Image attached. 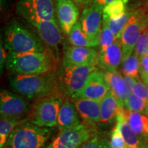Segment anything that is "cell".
Masks as SVG:
<instances>
[{"mask_svg": "<svg viewBox=\"0 0 148 148\" xmlns=\"http://www.w3.org/2000/svg\"><path fill=\"white\" fill-rule=\"evenodd\" d=\"M116 40V38L114 33L109 27L108 24L103 20L100 38H99V52H102V51L106 50L107 48L114 43Z\"/></svg>", "mask_w": 148, "mask_h": 148, "instance_id": "obj_28", "label": "cell"}, {"mask_svg": "<svg viewBox=\"0 0 148 148\" xmlns=\"http://www.w3.org/2000/svg\"><path fill=\"white\" fill-rule=\"evenodd\" d=\"M113 1L114 0H93L92 5H95V6L101 9H103L106 5Z\"/></svg>", "mask_w": 148, "mask_h": 148, "instance_id": "obj_36", "label": "cell"}, {"mask_svg": "<svg viewBox=\"0 0 148 148\" xmlns=\"http://www.w3.org/2000/svg\"><path fill=\"white\" fill-rule=\"evenodd\" d=\"M5 66L10 71L17 74H43L52 73L56 66V62L52 53L49 51H8Z\"/></svg>", "mask_w": 148, "mask_h": 148, "instance_id": "obj_1", "label": "cell"}, {"mask_svg": "<svg viewBox=\"0 0 148 148\" xmlns=\"http://www.w3.org/2000/svg\"><path fill=\"white\" fill-rule=\"evenodd\" d=\"M123 77H124V79L125 81V83H126L127 87H128L130 90L131 92L132 93L133 88H134V86L135 84V82H136V79L130 76H124Z\"/></svg>", "mask_w": 148, "mask_h": 148, "instance_id": "obj_38", "label": "cell"}, {"mask_svg": "<svg viewBox=\"0 0 148 148\" xmlns=\"http://www.w3.org/2000/svg\"><path fill=\"white\" fill-rule=\"evenodd\" d=\"M79 21L93 47L99 46L103 23V9L93 5L84 8Z\"/></svg>", "mask_w": 148, "mask_h": 148, "instance_id": "obj_10", "label": "cell"}, {"mask_svg": "<svg viewBox=\"0 0 148 148\" xmlns=\"http://www.w3.org/2000/svg\"><path fill=\"white\" fill-rule=\"evenodd\" d=\"M116 127L119 130L128 148H143L144 140L135 133L123 115V112L116 117Z\"/></svg>", "mask_w": 148, "mask_h": 148, "instance_id": "obj_21", "label": "cell"}, {"mask_svg": "<svg viewBox=\"0 0 148 148\" xmlns=\"http://www.w3.org/2000/svg\"><path fill=\"white\" fill-rule=\"evenodd\" d=\"M109 90L110 86L104 78L103 72L96 68L88 77L82 89L74 95L72 99L86 98L100 101Z\"/></svg>", "mask_w": 148, "mask_h": 148, "instance_id": "obj_11", "label": "cell"}, {"mask_svg": "<svg viewBox=\"0 0 148 148\" xmlns=\"http://www.w3.org/2000/svg\"><path fill=\"white\" fill-rule=\"evenodd\" d=\"M134 52L139 59L148 54V25L144 28L140 36L138 37Z\"/></svg>", "mask_w": 148, "mask_h": 148, "instance_id": "obj_30", "label": "cell"}, {"mask_svg": "<svg viewBox=\"0 0 148 148\" xmlns=\"http://www.w3.org/2000/svg\"><path fill=\"white\" fill-rule=\"evenodd\" d=\"M147 25V14L145 8H139L132 11L127 25L121 37L123 61L134 51L138 37Z\"/></svg>", "mask_w": 148, "mask_h": 148, "instance_id": "obj_7", "label": "cell"}, {"mask_svg": "<svg viewBox=\"0 0 148 148\" xmlns=\"http://www.w3.org/2000/svg\"><path fill=\"white\" fill-rule=\"evenodd\" d=\"M123 110V108L120 106L113 93L109 90L100 101V122L107 123L112 121L116 119Z\"/></svg>", "mask_w": 148, "mask_h": 148, "instance_id": "obj_20", "label": "cell"}, {"mask_svg": "<svg viewBox=\"0 0 148 148\" xmlns=\"http://www.w3.org/2000/svg\"><path fill=\"white\" fill-rule=\"evenodd\" d=\"M53 3L59 25L62 32L68 35L78 21L79 6L73 0H53Z\"/></svg>", "mask_w": 148, "mask_h": 148, "instance_id": "obj_12", "label": "cell"}, {"mask_svg": "<svg viewBox=\"0 0 148 148\" xmlns=\"http://www.w3.org/2000/svg\"><path fill=\"white\" fill-rule=\"evenodd\" d=\"M123 114L135 133L145 142L148 138V116L123 108Z\"/></svg>", "mask_w": 148, "mask_h": 148, "instance_id": "obj_22", "label": "cell"}, {"mask_svg": "<svg viewBox=\"0 0 148 148\" xmlns=\"http://www.w3.org/2000/svg\"><path fill=\"white\" fill-rule=\"evenodd\" d=\"M79 116L90 126L100 122V101L86 98L73 99Z\"/></svg>", "mask_w": 148, "mask_h": 148, "instance_id": "obj_16", "label": "cell"}, {"mask_svg": "<svg viewBox=\"0 0 148 148\" xmlns=\"http://www.w3.org/2000/svg\"><path fill=\"white\" fill-rule=\"evenodd\" d=\"M127 0H114L103 9V15L113 17L123 14L126 11Z\"/></svg>", "mask_w": 148, "mask_h": 148, "instance_id": "obj_29", "label": "cell"}, {"mask_svg": "<svg viewBox=\"0 0 148 148\" xmlns=\"http://www.w3.org/2000/svg\"><path fill=\"white\" fill-rule=\"evenodd\" d=\"M96 68V66L62 64L58 75L60 89L65 95L72 98L82 89L88 77Z\"/></svg>", "mask_w": 148, "mask_h": 148, "instance_id": "obj_6", "label": "cell"}, {"mask_svg": "<svg viewBox=\"0 0 148 148\" xmlns=\"http://www.w3.org/2000/svg\"><path fill=\"white\" fill-rule=\"evenodd\" d=\"M51 130L25 120L11 132L6 145L10 148H45Z\"/></svg>", "mask_w": 148, "mask_h": 148, "instance_id": "obj_4", "label": "cell"}, {"mask_svg": "<svg viewBox=\"0 0 148 148\" xmlns=\"http://www.w3.org/2000/svg\"><path fill=\"white\" fill-rule=\"evenodd\" d=\"M19 4L45 20H55L53 0H18Z\"/></svg>", "mask_w": 148, "mask_h": 148, "instance_id": "obj_18", "label": "cell"}, {"mask_svg": "<svg viewBox=\"0 0 148 148\" xmlns=\"http://www.w3.org/2000/svg\"><path fill=\"white\" fill-rule=\"evenodd\" d=\"M80 148H110V147L108 145V140L95 135L85 142Z\"/></svg>", "mask_w": 148, "mask_h": 148, "instance_id": "obj_32", "label": "cell"}, {"mask_svg": "<svg viewBox=\"0 0 148 148\" xmlns=\"http://www.w3.org/2000/svg\"><path fill=\"white\" fill-rule=\"evenodd\" d=\"M132 94L148 101V86L140 79H136L133 88Z\"/></svg>", "mask_w": 148, "mask_h": 148, "instance_id": "obj_33", "label": "cell"}, {"mask_svg": "<svg viewBox=\"0 0 148 148\" xmlns=\"http://www.w3.org/2000/svg\"><path fill=\"white\" fill-rule=\"evenodd\" d=\"M147 114L148 115V106H147Z\"/></svg>", "mask_w": 148, "mask_h": 148, "instance_id": "obj_43", "label": "cell"}, {"mask_svg": "<svg viewBox=\"0 0 148 148\" xmlns=\"http://www.w3.org/2000/svg\"><path fill=\"white\" fill-rule=\"evenodd\" d=\"M7 3V0H1V9H3L5 8V6H6L5 4Z\"/></svg>", "mask_w": 148, "mask_h": 148, "instance_id": "obj_39", "label": "cell"}, {"mask_svg": "<svg viewBox=\"0 0 148 148\" xmlns=\"http://www.w3.org/2000/svg\"><path fill=\"white\" fill-rule=\"evenodd\" d=\"M140 59L134 51L121 62V71L125 76L132 77L136 79L139 78Z\"/></svg>", "mask_w": 148, "mask_h": 148, "instance_id": "obj_26", "label": "cell"}, {"mask_svg": "<svg viewBox=\"0 0 148 148\" xmlns=\"http://www.w3.org/2000/svg\"><path fill=\"white\" fill-rule=\"evenodd\" d=\"M139 73L140 78L148 86V54L140 59Z\"/></svg>", "mask_w": 148, "mask_h": 148, "instance_id": "obj_34", "label": "cell"}, {"mask_svg": "<svg viewBox=\"0 0 148 148\" xmlns=\"http://www.w3.org/2000/svg\"><path fill=\"white\" fill-rule=\"evenodd\" d=\"M79 148H80V147H79Z\"/></svg>", "mask_w": 148, "mask_h": 148, "instance_id": "obj_44", "label": "cell"}, {"mask_svg": "<svg viewBox=\"0 0 148 148\" xmlns=\"http://www.w3.org/2000/svg\"><path fill=\"white\" fill-rule=\"evenodd\" d=\"M62 101L59 97H47L34 105L27 120L38 126L52 127L57 125L58 116Z\"/></svg>", "mask_w": 148, "mask_h": 148, "instance_id": "obj_8", "label": "cell"}, {"mask_svg": "<svg viewBox=\"0 0 148 148\" xmlns=\"http://www.w3.org/2000/svg\"><path fill=\"white\" fill-rule=\"evenodd\" d=\"M16 11L25 21L36 29L42 41L51 48H56L62 40V29L56 20H45L38 17L30 10L16 4Z\"/></svg>", "mask_w": 148, "mask_h": 148, "instance_id": "obj_5", "label": "cell"}, {"mask_svg": "<svg viewBox=\"0 0 148 148\" xmlns=\"http://www.w3.org/2000/svg\"><path fill=\"white\" fill-rule=\"evenodd\" d=\"M29 110V104L23 97L14 95L8 90L2 89L0 92L1 116L10 118H19Z\"/></svg>", "mask_w": 148, "mask_h": 148, "instance_id": "obj_14", "label": "cell"}, {"mask_svg": "<svg viewBox=\"0 0 148 148\" xmlns=\"http://www.w3.org/2000/svg\"><path fill=\"white\" fill-rule=\"evenodd\" d=\"M108 145L110 148H128L123 136L116 127L110 133Z\"/></svg>", "mask_w": 148, "mask_h": 148, "instance_id": "obj_31", "label": "cell"}, {"mask_svg": "<svg viewBox=\"0 0 148 148\" xmlns=\"http://www.w3.org/2000/svg\"><path fill=\"white\" fill-rule=\"evenodd\" d=\"M49 73H16L9 77V82L14 91L23 97L28 99L43 97L51 93L56 86L55 79Z\"/></svg>", "mask_w": 148, "mask_h": 148, "instance_id": "obj_3", "label": "cell"}, {"mask_svg": "<svg viewBox=\"0 0 148 148\" xmlns=\"http://www.w3.org/2000/svg\"><path fill=\"white\" fill-rule=\"evenodd\" d=\"M148 101L132 94L127 98L124 103V108L133 112L147 114Z\"/></svg>", "mask_w": 148, "mask_h": 148, "instance_id": "obj_27", "label": "cell"}, {"mask_svg": "<svg viewBox=\"0 0 148 148\" xmlns=\"http://www.w3.org/2000/svg\"><path fill=\"white\" fill-rule=\"evenodd\" d=\"M79 113L75 105L69 101L62 103L59 110L57 126L59 131L71 128L79 124Z\"/></svg>", "mask_w": 148, "mask_h": 148, "instance_id": "obj_19", "label": "cell"}, {"mask_svg": "<svg viewBox=\"0 0 148 148\" xmlns=\"http://www.w3.org/2000/svg\"><path fill=\"white\" fill-rule=\"evenodd\" d=\"M98 53L93 47L66 45L64 49L62 64L76 66H95Z\"/></svg>", "mask_w": 148, "mask_h": 148, "instance_id": "obj_13", "label": "cell"}, {"mask_svg": "<svg viewBox=\"0 0 148 148\" xmlns=\"http://www.w3.org/2000/svg\"><path fill=\"white\" fill-rule=\"evenodd\" d=\"M6 51V49L2 42V39H1V44H0V69H1V72H2V69L6 63L7 58H8V52H7Z\"/></svg>", "mask_w": 148, "mask_h": 148, "instance_id": "obj_35", "label": "cell"}, {"mask_svg": "<svg viewBox=\"0 0 148 148\" xmlns=\"http://www.w3.org/2000/svg\"><path fill=\"white\" fill-rule=\"evenodd\" d=\"M143 148H148V138L144 142Z\"/></svg>", "mask_w": 148, "mask_h": 148, "instance_id": "obj_40", "label": "cell"}, {"mask_svg": "<svg viewBox=\"0 0 148 148\" xmlns=\"http://www.w3.org/2000/svg\"><path fill=\"white\" fill-rule=\"evenodd\" d=\"M103 74L110 86V90L116 97L120 106L124 108L125 101L132 94L127 87L124 77L117 71H103Z\"/></svg>", "mask_w": 148, "mask_h": 148, "instance_id": "obj_17", "label": "cell"}, {"mask_svg": "<svg viewBox=\"0 0 148 148\" xmlns=\"http://www.w3.org/2000/svg\"><path fill=\"white\" fill-rule=\"evenodd\" d=\"M1 148H10V147H9V146L8 145H6V144H5V145L3 146V147H1Z\"/></svg>", "mask_w": 148, "mask_h": 148, "instance_id": "obj_42", "label": "cell"}, {"mask_svg": "<svg viewBox=\"0 0 148 148\" xmlns=\"http://www.w3.org/2000/svg\"><path fill=\"white\" fill-rule=\"evenodd\" d=\"M145 10H146V14H147V25H148V2L146 5V8H145Z\"/></svg>", "mask_w": 148, "mask_h": 148, "instance_id": "obj_41", "label": "cell"}, {"mask_svg": "<svg viewBox=\"0 0 148 148\" xmlns=\"http://www.w3.org/2000/svg\"><path fill=\"white\" fill-rule=\"evenodd\" d=\"M25 119L19 118H10L1 116L0 119V147H3L6 144L7 140L15 127L25 121Z\"/></svg>", "mask_w": 148, "mask_h": 148, "instance_id": "obj_24", "label": "cell"}, {"mask_svg": "<svg viewBox=\"0 0 148 148\" xmlns=\"http://www.w3.org/2000/svg\"><path fill=\"white\" fill-rule=\"evenodd\" d=\"M3 45L8 51L13 52H43V41L28 28L12 19L5 27Z\"/></svg>", "mask_w": 148, "mask_h": 148, "instance_id": "obj_2", "label": "cell"}, {"mask_svg": "<svg viewBox=\"0 0 148 148\" xmlns=\"http://www.w3.org/2000/svg\"><path fill=\"white\" fill-rule=\"evenodd\" d=\"M68 36L69 41L71 45L93 47L92 42L83 29L79 20L72 27Z\"/></svg>", "mask_w": 148, "mask_h": 148, "instance_id": "obj_25", "label": "cell"}, {"mask_svg": "<svg viewBox=\"0 0 148 148\" xmlns=\"http://www.w3.org/2000/svg\"><path fill=\"white\" fill-rule=\"evenodd\" d=\"M79 7L87 8L92 5L93 0H73Z\"/></svg>", "mask_w": 148, "mask_h": 148, "instance_id": "obj_37", "label": "cell"}, {"mask_svg": "<svg viewBox=\"0 0 148 148\" xmlns=\"http://www.w3.org/2000/svg\"><path fill=\"white\" fill-rule=\"evenodd\" d=\"M93 130L90 125L81 124L59 131L46 148H79L92 136Z\"/></svg>", "mask_w": 148, "mask_h": 148, "instance_id": "obj_9", "label": "cell"}, {"mask_svg": "<svg viewBox=\"0 0 148 148\" xmlns=\"http://www.w3.org/2000/svg\"><path fill=\"white\" fill-rule=\"evenodd\" d=\"M132 11L126 10L123 14L113 17H108L107 16L103 15V20L108 24L109 27L114 33L116 39L117 38L121 39L122 32L132 15Z\"/></svg>", "mask_w": 148, "mask_h": 148, "instance_id": "obj_23", "label": "cell"}, {"mask_svg": "<svg viewBox=\"0 0 148 148\" xmlns=\"http://www.w3.org/2000/svg\"><path fill=\"white\" fill-rule=\"evenodd\" d=\"M122 60L121 39L117 38L106 50L98 53L97 66L103 71H117Z\"/></svg>", "mask_w": 148, "mask_h": 148, "instance_id": "obj_15", "label": "cell"}]
</instances>
